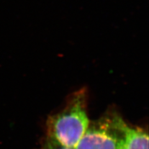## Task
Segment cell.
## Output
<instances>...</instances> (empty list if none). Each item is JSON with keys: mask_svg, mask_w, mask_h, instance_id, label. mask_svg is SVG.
I'll list each match as a JSON object with an SVG mask.
<instances>
[{"mask_svg": "<svg viewBox=\"0 0 149 149\" xmlns=\"http://www.w3.org/2000/svg\"><path fill=\"white\" fill-rule=\"evenodd\" d=\"M88 100L86 88L70 95L63 108L47 119L46 136L65 147L75 148L90 122Z\"/></svg>", "mask_w": 149, "mask_h": 149, "instance_id": "obj_1", "label": "cell"}, {"mask_svg": "<svg viewBox=\"0 0 149 149\" xmlns=\"http://www.w3.org/2000/svg\"><path fill=\"white\" fill-rule=\"evenodd\" d=\"M127 123L115 109L90 121L75 149H120Z\"/></svg>", "mask_w": 149, "mask_h": 149, "instance_id": "obj_2", "label": "cell"}, {"mask_svg": "<svg viewBox=\"0 0 149 149\" xmlns=\"http://www.w3.org/2000/svg\"><path fill=\"white\" fill-rule=\"evenodd\" d=\"M120 149H148V135L145 129L127 124Z\"/></svg>", "mask_w": 149, "mask_h": 149, "instance_id": "obj_3", "label": "cell"}, {"mask_svg": "<svg viewBox=\"0 0 149 149\" xmlns=\"http://www.w3.org/2000/svg\"><path fill=\"white\" fill-rule=\"evenodd\" d=\"M40 149H75L74 148L65 147L54 139L46 136L42 139Z\"/></svg>", "mask_w": 149, "mask_h": 149, "instance_id": "obj_4", "label": "cell"}]
</instances>
